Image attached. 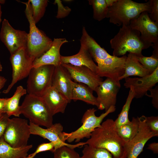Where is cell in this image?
<instances>
[{
  "label": "cell",
  "instance_id": "obj_18",
  "mask_svg": "<svg viewBox=\"0 0 158 158\" xmlns=\"http://www.w3.org/2000/svg\"><path fill=\"white\" fill-rule=\"evenodd\" d=\"M72 79L66 69L61 64L55 67L51 86L62 94L69 103L71 101Z\"/></svg>",
  "mask_w": 158,
  "mask_h": 158
},
{
  "label": "cell",
  "instance_id": "obj_17",
  "mask_svg": "<svg viewBox=\"0 0 158 158\" xmlns=\"http://www.w3.org/2000/svg\"><path fill=\"white\" fill-rule=\"evenodd\" d=\"M68 42L65 38H54L49 49L40 56L34 59L32 68L45 65H52L55 67L61 65L60 49L63 44Z\"/></svg>",
  "mask_w": 158,
  "mask_h": 158
},
{
  "label": "cell",
  "instance_id": "obj_26",
  "mask_svg": "<svg viewBox=\"0 0 158 158\" xmlns=\"http://www.w3.org/2000/svg\"><path fill=\"white\" fill-rule=\"evenodd\" d=\"M129 89L125 103L117 118L114 121V125L116 128L130 121L128 118V113L131 102L134 98L135 93L132 87H130Z\"/></svg>",
  "mask_w": 158,
  "mask_h": 158
},
{
  "label": "cell",
  "instance_id": "obj_22",
  "mask_svg": "<svg viewBox=\"0 0 158 158\" xmlns=\"http://www.w3.org/2000/svg\"><path fill=\"white\" fill-rule=\"evenodd\" d=\"M123 74L119 78L120 80L131 76L143 77L151 74L137 59L136 56L129 53L126 56Z\"/></svg>",
  "mask_w": 158,
  "mask_h": 158
},
{
  "label": "cell",
  "instance_id": "obj_4",
  "mask_svg": "<svg viewBox=\"0 0 158 158\" xmlns=\"http://www.w3.org/2000/svg\"><path fill=\"white\" fill-rule=\"evenodd\" d=\"M21 114L30 122L49 128L53 124V115L41 97L28 94L20 106Z\"/></svg>",
  "mask_w": 158,
  "mask_h": 158
},
{
  "label": "cell",
  "instance_id": "obj_34",
  "mask_svg": "<svg viewBox=\"0 0 158 158\" xmlns=\"http://www.w3.org/2000/svg\"><path fill=\"white\" fill-rule=\"evenodd\" d=\"M150 12L149 16L154 22L158 24V0H150Z\"/></svg>",
  "mask_w": 158,
  "mask_h": 158
},
{
  "label": "cell",
  "instance_id": "obj_30",
  "mask_svg": "<svg viewBox=\"0 0 158 158\" xmlns=\"http://www.w3.org/2000/svg\"><path fill=\"white\" fill-rule=\"evenodd\" d=\"M74 149L63 146L55 150L54 158H81Z\"/></svg>",
  "mask_w": 158,
  "mask_h": 158
},
{
  "label": "cell",
  "instance_id": "obj_23",
  "mask_svg": "<svg viewBox=\"0 0 158 158\" xmlns=\"http://www.w3.org/2000/svg\"><path fill=\"white\" fill-rule=\"evenodd\" d=\"M32 147V145L18 148L14 147L4 140L3 137L0 139V158H23Z\"/></svg>",
  "mask_w": 158,
  "mask_h": 158
},
{
  "label": "cell",
  "instance_id": "obj_15",
  "mask_svg": "<svg viewBox=\"0 0 158 158\" xmlns=\"http://www.w3.org/2000/svg\"><path fill=\"white\" fill-rule=\"evenodd\" d=\"M61 65L67 70L71 79L85 85L93 91H95L103 81L102 78L96 73L86 67L63 63H61Z\"/></svg>",
  "mask_w": 158,
  "mask_h": 158
},
{
  "label": "cell",
  "instance_id": "obj_21",
  "mask_svg": "<svg viewBox=\"0 0 158 158\" xmlns=\"http://www.w3.org/2000/svg\"><path fill=\"white\" fill-rule=\"evenodd\" d=\"M71 100H79L87 104L96 106L99 109L100 105L97 97L93 94V91L82 83L71 82Z\"/></svg>",
  "mask_w": 158,
  "mask_h": 158
},
{
  "label": "cell",
  "instance_id": "obj_7",
  "mask_svg": "<svg viewBox=\"0 0 158 158\" xmlns=\"http://www.w3.org/2000/svg\"><path fill=\"white\" fill-rule=\"evenodd\" d=\"M115 106H111L107 111L99 116H97L94 108L87 109L84 113L82 119L81 126L71 133V135L67 140L69 142L74 141L78 142L85 138H89L92 133L97 128L100 126L104 119L109 114L116 110Z\"/></svg>",
  "mask_w": 158,
  "mask_h": 158
},
{
  "label": "cell",
  "instance_id": "obj_39",
  "mask_svg": "<svg viewBox=\"0 0 158 158\" xmlns=\"http://www.w3.org/2000/svg\"><path fill=\"white\" fill-rule=\"evenodd\" d=\"M7 98H0V114L4 113Z\"/></svg>",
  "mask_w": 158,
  "mask_h": 158
},
{
  "label": "cell",
  "instance_id": "obj_12",
  "mask_svg": "<svg viewBox=\"0 0 158 158\" xmlns=\"http://www.w3.org/2000/svg\"><path fill=\"white\" fill-rule=\"evenodd\" d=\"M28 35L25 31L14 29L6 19L2 21L0 39L11 55L21 48L26 47Z\"/></svg>",
  "mask_w": 158,
  "mask_h": 158
},
{
  "label": "cell",
  "instance_id": "obj_46",
  "mask_svg": "<svg viewBox=\"0 0 158 158\" xmlns=\"http://www.w3.org/2000/svg\"><path fill=\"white\" fill-rule=\"evenodd\" d=\"M2 69V67L0 62V71H1Z\"/></svg>",
  "mask_w": 158,
  "mask_h": 158
},
{
  "label": "cell",
  "instance_id": "obj_45",
  "mask_svg": "<svg viewBox=\"0 0 158 158\" xmlns=\"http://www.w3.org/2000/svg\"><path fill=\"white\" fill-rule=\"evenodd\" d=\"M5 1L4 0H0V3L2 4H4L5 3Z\"/></svg>",
  "mask_w": 158,
  "mask_h": 158
},
{
  "label": "cell",
  "instance_id": "obj_32",
  "mask_svg": "<svg viewBox=\"0 0 158 158\" xmlns=\"http://www.w3.org/2000/svg\"><path fill=\"white\" fill-rule=\"evenodd\" d=\"M54 4H56L58 6V11L56 18H61L67 16L71 11V9L68 7L64 6L61 0H56Z\"/></svg>",
  "mask_w": 158,
  "mask_h": 158
},
{
  "label": "cell",
  "instance_id": "obj_36",
  "mask_svg": "<svg viewBox=\"0 0 158 158\" xmlns=\"http://www.w3.org/2000/svg\"><path fill=\"white\" fill-rule=\"evenodd\" d=\"M9 118L5 113L0 114V139L3 137Z\"/></svg>",
  "mask_w": 158,
  "mask_h": 158
},
{
  "label": "cell",
  "instance_id": "obj_35",
  "mask_svg": "<svg viewBox=\"0 0 158 158\" xmlns=\"http://www.w3.org/2000/svg\"><path fill=\"white\" fill-rule=\"evenodd\" d=\"M55 144L53 142L43 143L39 145L33 154L36 155L37 154L43 152L49 151L53 152Z\"/></svg>",
  "mask_w": 158,
  "mask_h": 158
},
{
  "label": "cell",
  "instance_id": "obj_44",
  "mask_svg": "<svg viewBox=\"0 0 158 158\" xmlns=\"http://www.w3.org/2000/svg\"><path fill=\"white\" fill-rule=\"evenodd\" d=\"M1 14H2V11L1 10V6L0 4V23L1 21Z\"/></svg>",
  "mask_w": 158,
  "mask_h": 158
},
{
  "label": "cell",
  "instance_id": "obj_29",
  "mask_svg": "<svg viewBox=\"0 0 158 158\" xmlns=\"http://www.w3.org/2000/svg\"><path fill=\"white\" fill-rule=\"evenodd\" d=\"M32 11V18L35 23H37L43 16L48 5L47 0H29Z\"/></svg>",
  "mask_w": 158,
  "mask_h": 158
},
{
  "label": "cell",
  "instance_id": "obj_25",
  "mask_svg": "<svg viewBox=\"0 0 158 158\" xmlns=\"http://www.w3.org/2000/svg\"><path fill=\"white\" fill-rule=\"evenodd\" d=\"M139 117H133L131 121L116 128L118 134L125 143L131 140L137 134L139 129Z\"/></svg>",
  "mask_w": 158,
  "mask_h": 158
},
{
  "label": "cell",
  "instance_id": "obj_16",
  "mask_svg": "<svg viewBox=\"0 0 158 158\" xmlns=\"http://www.w3.org/2000/svg\"><path fill=\"white\" fill-rule=\"evenodd\" d=\"M125 80L124 85L125 87L129 88L132 87L135 93L134 98H141L158 83V68L152 73L144 77L134 78L129 77Z\"/></svg>",
  "mask_w": 158,
  "mask_h": 158
},
{
  "label": "cell",
  "instance_id": "obj_31",
  "mask_svg": "<svg viewBox=\"0 0 158 158\" xmlns=\"http://www.w3.org/2000/svg\"><path fill=\"white\" fill-rule=\"evenodd\" d=\"M136 58L139 62L152 73L158 68V58L152 55L146 57L143 55L137 56Z\"/></svg>",
  "mask_w": 158,
  "mask_h": 158
},
{
  "label": "cell",
  "instance_id": "obj_42",
  "mask_svg": "<svg viewBox=\"0 0 158 158\" xmlns=\"http://www.w3.org/2000/svg\"><path fill=\"white\" fill-rule=\"evenodd\" d=\"M118 0H105V1L108 8L110 7L114 4Z\"/></svg>",
  "mask_w": 158,
  "mask_h": 158
},
{
  "label": "cell",
  "instance_id": "obj_5",
  "mask_svg": "<svg viewBox=\"0 0 158 158\" xmlns=\"http://www.w3.org/2000/svg\"><path fill=\"white\" fill-rule=\"evenodd\" d=\"M21 2L26 6L25 12L29 24L26 50L29 55L35 59L40 56L49 49L52 40L37 27L32 18V9L30 2L28 1L27 2Z\"/></svg>",
  "mask_w": 158,
  "mask_h": 158
},
{
  "label": "cell",
  "instance_id": "obj_9",
  "mask_svg": "<svg viewBox=\"0 0 158 158\" xmlns=\"http://www.w3.org/2000/svg\"><path fill=\"white\" fill-rule=\"evenodd\" d=\"M10 61L12 68V80L3 92L8 93L18 82L28 76L32 68L35 59L28 54L26 47L21 48L11 54Z\"/></svg>",
  "mask_w": 158,
  "mask_h": 158
},
{
  "label": "cell",
  "instance_id": "obj_13",
  "mask_svg": "<svg viewBox=\"0 0 158 158\" xmlns=\"http://www.w3.org/2000/svg\"><path fill=\"white\" fill-rule=\"evenodd\" d=\"M129 25L140 32L141 38L145 42L153 44L158 42V24L150 19L147 11L142 12L131 20Z\"/></svg>",
  "mask_w": 158,
  "mask_h": 158
},
{
  "label": "cell",
  "instance_id": "obj_38",
  "mask_svg": "<svg viewBox=\"0 0 158 158\" xmlns=\"http://www.w3.org/2000/svg\"><path fill=\"white\" fill-rule=\"evenodd\" d=\"M147 149L153 152L155 154L158 153V143L154 142L149 145Z\"/></svg>",
  "mask_w": 158,
  "mask_h": 158
},
{
  "label": "cell",
  "instance_id": "obj_28",
  "mask_svg": "<svg viewBox=\"0 0 158 158\" xmlns=\"http://www.w3.org/2000/svg\"><path fill=\"white\" fill-rule=\"evenodd\" d=\"M89 4L93 9V18L100 21L106 18L108 7L105 0H90Z\"/></svg>",
  "mask_w": 158,
  "mask_h": 158
},
{
  "label": "cell",
  "instance_id": "obj_2",
  "mask_svg": "<svg viewBox=\"0 0 158 158\" xmlns=\"http://www.w3.org/2000/svg\"><path fill=\"white\" fill-rule=\"evenodd\" d=\"M110 44L113 49V55L118 57L125 55L127 52L137 56H142V50L153 45L144 41L140 32L129 25H122L118 33L110 40Z\"/></svg>",
  "mask_w": 158,
  "mask_h": 158
},
{
  "label": "cell",
  "instance_id": "obj_40",
  "mask_svg": "<svg viewBox=\"0 0 158 158\" xmlns=\"http://www.w3.org/2000/svg\"><path fill=\"white\" fill-rule=\"evenodd\" d=\"M152 46L154 50L152 52V55L158 58V42L154 44Z\"/></svg>",
  "mask_w": 158,
  "mask_h": 158
},
{
  "label": "cell",
  "instance_id": "obj_37",
  "mask_svg": "<svg viewBox=\"0 0 158 158\" xmlns=\"http://www.w3.org/2000/svg\"><path fill=\"white\" fill-rule=\"evenodd\" d=\"M149 91L150 94L147 93L145 95L152 98V103L153 106L156 109H158V86L157 85L154 88H152Z\"/></svg>",
  "mask_w": 158,
  "mask_h": 158
},
{
  "label": "cell",
  "instance_id": "obj_33",
  "mask_svg": "<svg viewBox=\"0 0 158 158\" xmlns=\"http://www.w3.org/2000/svg\"><path fill=\"white\" fill-rule=\"evenodd\" d=\"M146 123L150 131L158 135V116H145Z\"/></svg>",
  "mask_w": 158,
  "mask_h": 158
},
{
  "label": "cell",
  "instance_id": "obj_24",
  "mask_svg": "<svg viewBox=\"0 0 158 158\" xmlns=\"http://www.w3.org/2000/svg\"><path fill=\"white\" fill-rule=\"evenodd\" d=\"M27 93L26 89L22 86H18L13 96L7 98L4 110V113L8 116L13 115L19 117L21 114L20 110L19 102L21 97Z\"/></svg>",
  "mask_w": 158,
  "mask_h": 158
},
{
  "label": "cell",
  "instance_id": "obj_10",
  "mask_svg": "<svg viewBox=\"0 0 158 158\" xmlns=\"http://www.w3.org/2000/svg\"><path fill=\"white\" fill-rule=\"evenodd\" d=\"M29 124L31 134L39 135L55 144L54 151L63 146L74 149L83 147L85 144V142H79L75 145L65 142L71 135V133L63 132V126L60 123L53 124L50 127L45 129L31 122H30Z\"/></svg>",
  "mask_w": 158,
  "mask_h": 158
},
{
  "label": "cell",
  "instance_id": "obj_8",
  "mask_svg": "<svg viewBox=\"0 0 158 158\" xmlns=\"http://www.w3.org/2000/svg\"><path fill=\"white\" fill-rule=\"evenodd\" d=\"M31 134L27 120L13 118H9L3 138L5 141L12 147L18 148L28 145Z\"/></svg>",
  "mask_w": 158,
  "mask_h": 158
},
{
  "label": "cell",
  "instance_id": "obj_14",
  "mask_svg": "<svg viewBox=\"0 0 158 158\" xmlns=\"http://www.w3.org/2000/svg\"><path fill=\"white\" fill-rule=\"evenodd\" d=\"M120 81L107 78L97 87L95 91L100 105L99 109L105 111L111 106H115L117 94L121 87Z\"/></svg>",
  "mask_w": 158,
  "mask_h": 158
},
{
  "label": "cell",
  "instance_id": "obj_43",
  "mask_svg": "<svg viewBox=\"0 0 158 158\" xmlns=\"http://www.w3.org/2000/svg\"><path fill=\"white\" fill-rule=\"evenodd\" d=\"M35 156L32 153L29 155L28 156H27L23 158H33Z\"/></svg>",
  "mask_w": 158,
  "mask_h": 158
},
{
  "label": "cell",
  "instance_id": "obj_3",
  "mask_svg": "<svg viewBox=\"0 0 158 158\" xmlns=\"http://www.w3.org/2000/svg\"><path fill=\"white\" fill-rule=\"evenodd\" d=\"M149 0L144 3L131 0H118L112 6L108 8L106 18L110 23L118 26L129 25L131 20L137 17L142 12H150Z\"/></svg>",
  "mask_w": 158,
  "mask_h": 158
},
{
  "label": "cell",
  "instance_id": "obj_1",
  "mask_svg": "<svg viewBox=\"0 0 158 158\" xmlns=\"http://www.w3.org/2000/svg\"><path fill=\"white\" fill-rule=\"evenodd\" d=\"M85 143L91 147L106 149L114 158H121L124 152L125 143L118 134L111 119H107L96 128Z\"/></svg>",
  "mask_w": 158,
  "mask_h": 158
},
{
  "label": "cell",
  "instance_id": "obj_41",
  "mask_svg": "<svg viewBox=\"0 0 158 158\" xmlns=\"http://www.w3.org/2000/svg\"><path fill=\"white\" fill-rule=\"evenodd\" d=\"M7 80L4 77L0 76V90L4 87Z\"/></svg>",
  "mask_w": 158,
  "mask_h": 158
},
{
  "label": "cell",
  "instance_id": "obj_11",
  "mask_svg": "<svg viewBox=\"0 0 158 158\" xmlns=\"http://www.w3.org/2000/svg\"><path fill=\"white\" fill-rule=\"evenodd\" d=\"M139 119V126L137 134L124 146L126 158H138L147 142L152 138L158 136L150 131L147 126L145 116H142Z\"/></svg>",
  "mask_w": 158,
  "mask_h": 158
},
{
  "label": "cell",
  "instance_id": "obj_27",
  "mask_svg": "<svg viewBox=\"0 0 158 158\" xmlns=\"http://www.w3.org/2000/svg\"><path fill=\"white\" fill-rule=\"evenodd\" d=\"M81 158H114L111 154L106 149L90 146L87 145H84ZM120 158H126L125 152Z\"/></svg>",
  "mask_w": 158,
  "mask_h": 158
},
{
  "label": "cell",
  "instance_id": "obj_20",
  "mask_svg": "<svg viewBox=\"0 0 158 158\" xmlns=\"http://www.w3.org/2000/svg\"><path fill=\"white\" fill-rule=\"evenodd\" d=\"M77 54L67 56H61V63L69 64L76 66L86 67L97 73V67L87 49L81 44Z\"/></svg>",
  "mask_w": 158,
  "mask_h": 158
},
{
  "label": "cell",
  "instance_id": "obj_19",
  "mask_svg": "<svg viewBox=\"0 0 158 158\" xmlns=\"http://www.w3.org/2000/svg\"><path fill=\"white\" fill-rule=\"evenodd\" d=\"M41 97L53 116L59 113H64L68 104L69 103L62 94L51 86Z\"/></svg>",
  "mask_w": 158,
  "mask_h": 158
},
{
  "label": "cell",
  "instance_id": "obj_6",
  "mask_svg": "<svg viewBox=\"0 0 158 158\" xmlns=\"http://www.w3.org/2000/svg\"><path fill=\"white\" fill-rule=\"evenodd\" d=\"M55 66L45 65L32 68L28 76L27 91L28 94L41 97L51 86Z\"/></svg>",
  "mask_w": 158,
  "mask_h": 158
}]
</instances>
